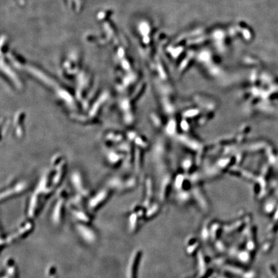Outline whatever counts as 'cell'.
I'll use <instances>...</instances> for the list:
<instances>
[{
    "label": "cell",
    "mask_w": 278,
    "mask_h": 278,
    "mask_svg": "<svg viewBox=\"0 0 278 278\" xmlns=\"http://www.w3.org/2000/svg\"><path fill=\"white\" fill-rule=\"evenodd\" d=\"M78 231H79L82 238H83L85 240L89 242H92L95 240V236L93 233V231L90 229L89 228L86 227L83 225H78Z\"/></svg>",
    "instance_id": "obj_1"
}]
</instances>
